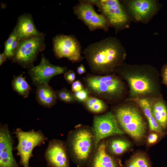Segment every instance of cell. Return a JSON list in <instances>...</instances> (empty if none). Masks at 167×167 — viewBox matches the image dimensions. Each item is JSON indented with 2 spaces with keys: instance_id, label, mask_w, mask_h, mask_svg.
Masks as SVG:
<instances>
[{
  "instance_id": "obj_13",
  "label": "cell",
  "mask_w": 167,
  "mask_h": 167,
  "mask_svg": "<svg viewBox=\"0 0 167 167\" xmlns=\"http://www.w3.org/2000/svg\"><path fill=\"white\" fill-rule=\"evenodd\" d=\"M44 156L48 167H70V158L62 140L54 139L49 141Z\"/></svg>"
},
{
  "instance_id": "obj_27",
  "label": "cell",
  "mask_w": 167,
  "mask_h": 167,
  "mask_svg": "<svg viewBox=\"0 0 167 167\" xmlns=\"http://www.w3.org/2000/svg\"><path fill=\"white\" fill-rule=\"evenodd\" d=\"M76 101L84 103L89 97V92L86 88L73 93Z\"/></svg>"
},
{
  "instance_id": "obj_14",
  "label": "cell",
  "mask_w": 167,
  "mask_h": 167,
  "mask_svg": "<svg viewBox=\"0 0 167 167\" xmlns=\"http://www.w3.org/2000/svg\"><path fill=\"white\" fill-rule=\"evenodd\" d=\"M14 140L7 124H0V167H20L13 153Z\"/></svg>"
},
{
  "instance_id": "obj_25",
  "label": "cell",
  "mask_w": 167,
  "mask_h": 167,
  "mask_svg": "<svg viewBox=\"0 0 167 167\" xmlns=\"http://www.w3.org/2000/svg\"><path fill=\"white\" fill-rule=\"evenodd\" d=\"M55 92L57 99L65 103H73L76 101L74 93L66 88H63Z\"/></svg>"
},
{
  "instance_id": "obj_20",
  "label": "cell",
  "mask_w": 167,
  "mask_h": 167,
  "mask_svg": "<svg viewBox=\"0 0 167 167\" xmlns=\"http://www.w3.org/2000/svg\"><path fill=\"white\" fill-rule=\"evenodd\" d=\"M105 148L107 152L114 155H120L126 151L130 146L127 141L119 138H116L109 141L105 140Z\"/></svg>"
},
{
  "instance_id": "obj_17",
  "label": "cell",
  "mask_w": 167,
  "mask_h": 167,
  "mask_svg": "<svg viewBox=\"0 0 167 167\" xmlns=\"http://www.w3.org/2000/svg\"><path fill=\"white\" fill-rule=\"evenodd\" d=\"M36 97L39 105L49 109L56 104L57 100L55 91L48 84L37 86Z\"/></svg>"
},
{
  "instance_id": "obj_30",
  "label": "cell",
  "mask_w": 167,
  "mask_h": 167,
  "mask_svg": "<svg viewBox=\"0 0 167 167\" xmlns=\"http://www.w3.org/2000/svg\"><path fill=\"white\" fill-rule=\"evenodd\" d=\"M158 136L156 133H152L150 134L148 138V142L149 144H153L156 142L158 139Z\"/></svg>"
},
{
  "instance_id": "obj_10",
  "label": "cell",
  "mask_w": 167,
  "mask_h": 167,
  "mask_svg": "<svg viewBox=\"0 0 167 167\" xmlns=\"http://www.w3.org/2000/svg\"><path fill=\"white\" fill-rule=\"evenodd\" d=\"M93 6L88 0L80 1L73 8L74 13L90 31L102 29L108 31L110 26L107 19L102 14L97 13Z\"/></svg>"
},
{
  "instance_id": "obj_22",
  "label": "cell",
  "mask_w": 167,
  "mask_h": 167,
  "mask_svg": "<svg viewBox=\"0 0 167 167\" xmlns=\"http://www.w3.org/2000/svg\"><path fill=\"white\" fill-rule=\"evenodd\" d=\"M13 90L24 98L28 97L31 87L22 75L14 76L11 82Z\"/></svg>"
},
{
  "instance_id": "obj_15",
  "label": "cell",
  "mask_w": 167,
  "mask_h": 167,
  "mask_svg": "<svg viewBox=\"0 0 167 167\" xmlns=\"http://www.w3.org/2000/svg\"><path fill=\"white\" fill-rule=\"evenodd\" d=\"M88 167H120L118 161L105 148V139L101 140L92 156Z\"/></svg>"
},
{
  "instance_id": "obj_28",
  "label": "cell",
  "mask_w": 167,
  "mask_h": 167,
  "mask_svg": "<svg viewBox=\"0 0 167 167\" xmlns=\"http://www.w3.org/2000/svg\"><path fill=\"white\" fill-rule=\"evenodd\" d=\"M64 78L68 83L72 84L75 79V73L71 70L67 71L64 73Z\"/></svg>"
},
{
  "instance_id": "obj_4",
  "label": "cell",
  "mask_w": 167,
  "mask_h": 167,
  "mask_svg": "<svg viewBox=\"0 0 167 167\" xmlns=\"http://www.w3.org/2000/svg\"><path fill=\"white\" fill-rule=\"evenodd\" d=\"M86 88L89 93L101 99L117 96L122 88L120 81L111 75L88 74L83 79Z\"/></svg>"
},
{
  "instance_id": "obj_18",
  "label": "cell",
  "mask_w": 167,
  "mask_h": 167,
  "mask_svg": "<svg viewBox=\"0 0 167 167\" xmlns=\"http://www.w3.org/2000/svg\"><path fill=\"white\" fill-rule=\"evenodd\" d=\"M140 107L148 122L150 130L153 131L160 132L161 127L154 118L152 109L149 101L145 98L136 99L135 100Z\"/></svg>"
},
{
  "instance_id": "obj_3",
  "label": "cell",
  "mask_w": 167,
  "mask_h": 167,
  "mask_svg": "<svg viewBox=\"0 0 167 167\" xmlns=\"http://www.w3.org/2000/svg\"><path fill=\"white\" fill-rule=\"evenodd\" d=\"M18 140L17 146L14 149L17 151V155L20 157L19 164L23 167H30L29 162L34 156L32 152L37 147L45 144L48 139L41 130H31L24 131L17 128L13 132Z\"/></svg>"
},
{
  "instance_id": "obj_12",
  "label": "cell",
  "mask_w": 167,
  "mask_h": 167,
  "mask_svg": "<svg viewBox=\"0 0 167 167\" xmlns=\"http://www.w3.org/2000/svg\"><path fill=\"white\" fill-rule=\"evenodd\" d=\"M67 71L66 67L51 64L42 54L40 63L29 69L28 73L32 83L37 86L48 84L52 77L65 73Z\"/></svg>"
},
{
  "instance_id": "obj_19",
  "label": "cell",
  "mask_w": 167,
  "mask_h": 167,
  "mask_svg": "<svg viewBox=\"0 0 167 167\" xmlns=\"http://www.w3.org/2000/svg\"><path fill=\"white\" fill-rule=\"evenodd\" d=\"M128 81L131 91L135 94H143L148 92L151 89L149 80L140 76H131L128 78Z\"/></svg>"
},
{
  "instance_id": "obj_8",
  "label": "cell",
  "mask_w": 167,
  "mask_h": 167,
  "mask_svg": "<svg viewBox=\"0 0 167 167\" xmlns=\"http://www.w3.org/2000/svg\"><path fill=\"white\" fill-rule=\"evenodd\" d=\"M130 20L147 24L158 12L161 4L156 0H129L121 1Z\"/></svg>"
},
{
  "instance_id": "obj_2",
  "label": "cell",
  "mask_w": 167,
  "mask_h": 167,
  "mask_svg": "<svg viewBox=\"0 0 167 167\" xmlns=\"http://www.w3.org/2000/svg\"><path fill=\"white\" fill-rule=\"evenodd\" d=\"M65 142L72 161L77 167L88 166L97 147L92 127L76 126L69 132Z\"/></svg>"
},
{
  "instance_id": "obj_23",
  "label": "cell",
  "mask_w": 167,
  "mask_h": 167,
  "mask_svg": "<svg viewBox=\"0 0 167 167\" xmlns=\"http://www.w3.org/2000/svg\"><path fill=\"white\" fill-rule=\"evenodd\" d=\"M84 103L89 111L95 114L103 113L106 109L105 103L100 98L94 96H89Z\"/></svg>"
},
{
  "instance_id": "obj_1",
  "label": "cell",
  "mask_w": 167,
  "mask_h": 167,
  "mask_svg": "<svg viewBox=\"0 0 167 167\" xmlns=\"http://www.w3.org/2000/svg\"><path fill=\"white\" fill-rule=\"evenodd\" d=\"M83 53L93 74L104 75L119 63L126 51L118 39L109 36L90 44Z\"/></svg>"
},
{
  "instance_id": "obj_34",
  "label": "cell",
  "mask_w": 167,
  "mask_h": 167,
  "mask_svg": "<svg viewBox=\"0 0 167 167\" xmlns=\"http://www.w3.org/2000/svg\"><path fill=\"white\" fill-rule=\"evenodd\" d=\"M48 167L47 166V167Z\"/></svg>"
},
{
  "instance_id": "obj_33",
  "label": "cell",
  "mask_w": 167,
  "mask_h": 167,
  "mask_svg": "<svg viewBox=\"0 0 167 167\" xmlns=\"http://www.w3.org/2000/svg\"><path fill=\"white\" fill-rule=\"evenodd\" d=\"M7 58L3 53L0 54V65L1 66L6 60Z\"/></svg>"
},
{
  "instance_id": "obj_31",
  "label": "cell",
  "mask_w": 167,
  "mask_h": 167,
  "mask_svg": "<svg viewBox=\"0 0 167 167\" xmlns=\"http://www.w3.org/2000/svg\"><path fill=\"white\" fill-rule=\"evenodd\" d=\"M162 76L163 82L167 85V64L163 68Z\"/></svg>"
},
{
  "instance_id": "obj_21",
  "label": "cell",
  "mask_w": 167,
  "mask_h": 167,
  "mask_svg": "<svg viewBox=\"0 0 167 167\" xmlns=\"http://www.w3.org/2000/svg\"><path fill=\"white\" fill-rule=\"evenodd\" d=\"M153 116L161 127L165 128L167 126V108L165 103L161 100L154 104L152 109Z\"/></svg>"
},
{
  "instance_id": "obj_29",
  "label": "cell",
  "mask_w": 167,
  "mask_h": 167,
  "mask_svg": "<svg viewBox=\"0 0 167 167\" xmlns=\"http://www.w3.org/2000/svg\"><path fill=\"white\" fill-rule=\"evenodd\" d=\"M71 90L73 93L81 91L83 89V85L82 82L79 80L74 81L71 85Z\"/></svg>"
},
{
  "instance_id": "obj_26",
  "label": "cell",
  "mask_w": 167,
  "mask_h": 167,
  "mask_svg": "<svg viewBox=\"0 0 167 167\" xmlns=\"http://www.w3.org/2000/svg\"><path fill=\"white\" fill-rule=\"evenodd\" d=\"M16 38L15 34L12 31L4 43L5 47L3 53L7 59H12L13 58L11 53V49L12 43Z\"/></svg>"
},
{
  "instance_id": "obj_24",
  "label": "cell",
  "mask_w": 167,
  "mask_h": 167,
  "mask_svg": "<svg viewBox=\"0 0 167 167\" xmlns=\"http://www.w3.org/2000/svg\"><path fill=\"white\" fill-rule=\"evenodd\" d=\"M124 167H151V165L149 159L145 155L136 153L126 161Z\"/></svg>"
},
{
  "instance_id": "obj_7",
  "label": "cell",
  "mask_w": 167,
  "mask_h": 167,
  "mask_svg": "<svg viewBox=\"0 0 167 167\" xmlns=\"http://www.w3.org/2000/svg\"><path fill=\"white\" fill-rule=\"evenodd\" d=\"M96 6L116 32L127 28L131 21L121 1L118 0H88Z\"/></svg>"
},
{
  "instance_id": "obj_6",
  "label": "cell",
  "mask_w": 167,
  "mask_h": 167,
  "mask_svg": "<svg viewBox=\"0 0 167 167\" xmlns=\"http://www.w3.org/2000/svg\"><path fill=\"white\" fill-rule=\"evenodd\" d=\"M45 36L42 32L39 35L20 41L12 62L24 68L30 69L33 66L38 54L45 49Z\"/></svg>"
},
{
  "instance_id": "obj_5",
  "label": "cell",
  "mask_w": 167,
  "mask_h": 167,
  "mask_svg": "<svg viewBox=\"0 0 167 167\" xmlns=\"http://www.w3.org/2000/svg\"><path fill=\"white\" fill-rule=\"evenodd\" d=\"M121 128L134 139L144 137L146 126L141 114L135 108L128 106L119 107L114 114Z\"/></svg>"
},
{
  "instance_id": "obj_9",
  "label": "cell",
  "mask_w": 167,
  "mask_h": 167,
  "mask_svg": "<svg viewBox=\"0 0 167 167\" xmlns=\"http://www.w3.org/2000/svg\"><path fill=\"white\" fill-rule=\"evenodd\" d=\"M53 44L57 58H66L72 63H77L84 58L81 55L80 43L73 35L58 34L53 38Z\"/></svg>"
},
{
  "instance_id": "obj_11",
  "label": "cell",
  "mask_w": 167,
  "mask_h": 167,
  "mask_svg": "<svg viewBox=\"0 0 167 167\" xmlns=\"http://www.w3.org/2000/svg\"><path fill=\"white\" fill-rule=\"evenodd\" d=\"M97 146L102 140L112 136L122 135L125 132L120 126L112 112L94 117L91 127Z\"/></svg>"
},
{
  "instance_id": "obj_32",
  "label": "cell",
  "mask_w": 167,
  "mask_h": 167,
  "mask_svg": "<svg viewBox=\"0 0 167 167\" xmlns=\"http://www.w3.org/2000/svg\"><path fill=\"white\" fill-rule=\"evenodd\" d=\"M77 71L79 75H81L86 72V70L84 65L81 64L77 67Z\"/></svg>"
},
{
  "instance_id": "obj_16",
  "label": "cell",
  "mask_w": 167,
  "mask_h": 167,
  "mask_svg": "<svg viewBox=\"0 0 167 167\" xmlns=\"http://www.w3.org/2000/svg\"><path fill=\"white\" fill-rule=\"evenodd\" d=\"M13 32L19 41L39 35L42 33L35 27L31 15L27 13L19 17Z\"/></svg>"
}]
</instances>
